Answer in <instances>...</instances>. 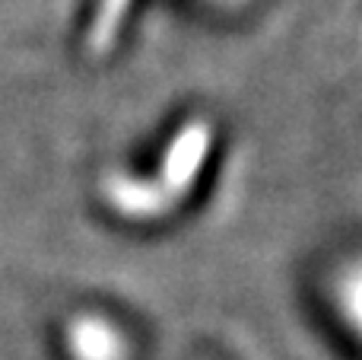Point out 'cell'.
<instances>
[{"label":"cell","mask_w":362,"mask_h":360,"mask_svg":"<svg viewBox=\"0 0 362 360\" xmlns=\"http://www.w3.org/2000/svg\"><path fill=\"white\" fill-rule=\"evenodd\" d=\"M213 144V128L210 121H187L185 128L175 134V140L169 144L163 157V172H159V189L178 201L191 191L194 179H197L200 166H204L206 153Z\"/></svg>","instance_id":"obj_1"},{"label":"cell","mask_w":362,"mask_h":360,"mask_svg":"<svg viewBox=\"0 0 362 360\" xmlns=\"http://www.w3.org/2000/svg\"><path fill=\"white\" fill-rule=\"evenodd\" d=\"M105 198L112 208L134 220H150V217H163L172 208V198L159 189V182H140V179L112 176L105 182Z\"/></svg>","instance_id":"obj_2"},{"label":"cell","mask_w":362,"mask_h":360,"mask_svg":"<svg viewBox=\"0 0 362 360\" xmlns=\"http://www.w3.org/2000/svg\"><path fill=\"white\" fill-rule=\"evenodd\" d=\"M70 351H76L80 360H121V344L118 332L108 329L99 319H80L70 325Z\"/></svg>","instance_id":"obj_3"},{"label":"cell","mask_w":362,"mask_h":360,"mask_svg":"<svg viewBox=\"0 0 362 360\" xmlns=\"http://www.w3.org/2000/svg\"><path fill=\"white\" fill-rule=\"evenodd\" d=\"M127 10H131V0H99V10H95L93 29H89L86 48L93 57L108 55V48L115 45L121 32V23H124Z\"/></svg>","instance_id":"obj_4"}]
</instances>
